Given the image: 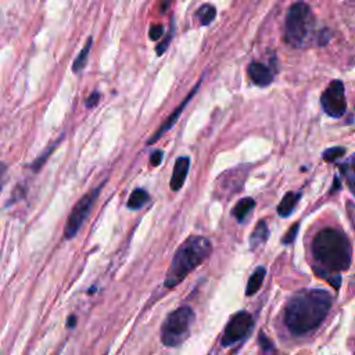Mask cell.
Masks as SVG:
<instances>
[{
	"mask_svg": "<svg viewBox=\"0 0 355 355\" xmlns=\"http://www.w3.org/2000/svg\"><path fill=\"white\" fill-rule=\"evenodd\" d=\"M216 17V8L212 4H204L197 10V18L201 25H209Z\"/></svg>",
	"mask_w": 355,
	"mask_h": 355,
	"instance_id": "19",
	"label": "cell"
},
{
	"mask_svg": "<svg viewBox=\"0 0 355 355\" xmlns=\"http://www.w3.org/2000/svg\"><path fill=\"white\" fill-rule=\"evenodd\" d=\"M75 324H76V316H75V315H71V316L68 318V320H67V326H68L69 329H72V327H75Z\"/></svg>",
	"mask_w": 355,
	"mask_h": 355,
	"instance_id": "26",
	"label": "cell"
},
{
	"mask_svg": "<svg viewBox=\"0 0 355 355\" xmlns=\"http://www.w3.org/2000/svg\"><path fill=\"white\" fill-rule=\"evenodd\" d=\"M254 207H255V201H254L252 198H250V197H244V198H241V200H239V201L236 202V205H234L232 214L234 215V218H236L239 222H241V220H244V218L252 211Z\"/></svg>",
	"mask_w": 355,
	"mask_h": 355,
	"instance_id": "15",
	"label": "cell"
},
{
	"mask_svg": "<svg viewBox=\"0 0 355 355\" xmlns=\"http://www.w3.org/2000/svg\"><path fill=\"white\" fill-rule=\"evenodd\" d=\"M251 327H252V316L248 312L240 311L234 313L225 327V331L222 336V345L227 347L240 341L248 334Z\"/></svg>",
	"mask_w": 355,
	"mask_h": 355,
	"instance_id": "8",
	"label": "cell"
},
{
	"mask_svg": "<svg viewBox=\"0 0 355 355\" xmlns=\"http://www.w3.org/2000/svg\"><path fill=\"white\" fill-rule=\"evenodd\" d=\"M211 243L201 236L187 237L175 251L165 277L166 287L179 284L193 269H196L211 254Z\"/></svg>",
	"mask_w": 355,
	"mask_h": 355,
	"instance_id": "3",
	"label": "cell"
},
{
	"mask_svg": "<svg viewBox=\"0 0 355 355\" xmlns=\"http://www.w3.org/2000/svg\"><path fill=\"white\" fill-rule=\"evenodd\" d=\"M313 28V14L309 6L304 1L294 3L286 15L284 40L293 47H300L305 43Z\"/></svg>",
	"mask_w": 355,
	"mask_h": 355,
	"instance_id": "4",
	"label": "cell"
},
{
	"mask_svg": "<svg viewBox=\"0 0 355 355\" xmlns=\"http://www.w3.org/2000/svg\"><path fill=\"white\" fill-rule=\"evenodd\" d=\"M247 73H248L250 79L252 80V83H255L259 87H266L273 82L272 69L268 65L258 62V61H254L248 65Z\"/></svg>",
	"mask_w": 355,
	"mask_h": 355,
	"instance_id": "10",
	"label": "cell"
},
{
	"mask_svg": "<svg viewBox=\"0 0 355 355\" xmlns=\"http://www.w3.org/2000/svg\"><path fill=\"white\" fill-rule=\"evenodd\" d=\"M194 322V312L184 305L175 309L166 316L161 327V341L166 347H176L182 344L190 334V327Z\"/></svg>",
	"mask_w": 355,
	"mask_h": 355,
	"instance_id": "5",
	"label": "cell"
},
{
	"mask_svg": "<svg viewBox=\"0 0 355 355\" xmlns=\"http://www.w3.org/2000/svg\"><path fill=\"white\" fill-rule=\"evenodd\" d=\"M189 166H190V158L189 157H179L175 162L173 166V172H172V178H171V189L173 191H178L182 189L187 172H189Z\"/></svg>",
	"mask_w": 355,
	"mask_h": 355,
	"instance_id": "11",
	"label": "cell"
},
{
	"mask_svg": "<svg viewBox=\"0 0 355 355\" xmlns=\"http://www.w3.org/2000/svg\"><path fill=\"white\" fill-rule=\"evenodd\" d=\"M92 43H93V37L90 36L85 44V47L79 51L78 57L73 60V64H72V69L75 73L80 72L85 67H86V62H87V55L90 53V49H92Z\"/></svg>",
	"mask_w": 355,
	"mask_h": 355,
	"instance_id": "17",
	"label": "cell"
},
{
	"mask_svg": "<svg viewBox=\"0 0 355 355\" xmlns=\"http://www.w3.org/2000/svg\"><path fill=\"white\" fill-rule=\"evenodd\" d=\"M101 190V186L100 187H96L90 191H87L73 207L67 223H65V230H64V236L65 239H72L80 229L82 223L85 222L86 216L89 215L98 193Z\"/></svg>",
	"mask_w": 355,
	"mask_h": 355,
	"instance_id": "7",
	"label": "cell"
},
{
	"mask_svg": "<svg viewBox=\"0 0 355 355\" xmlns=\"http://www.w3.org/2000/svg\"><path fill=\"white\" fill-rule=\"evenodd\" d=\"M265 275H266V270H265L263 266H258V268L252 272V275H251L250 279H248L247 288H245V294H247L248 297L252 295V294H255V293L261 288L262 282H263V279H265Z\"/></svg>",
	"mask_w": 355,
	"mask_h": 355,
	"instance_id": "14",
	"label": "cell"
},
{
	"mask_svg": "<svg viewBox=\"0 0 355 355\" xmlns=\"http://www.w3.org/2000/svg\"><path fill=\"white\" fill-rule=\"evenodd\" d=\"M297 230H298V223H295V225H293L291 226V229L284 234V237H283V243L284 244H287V243H291L293 240H294V237H295V234H297Z\"/></svg>",
	"mask_w": 355,
	"mask_h": 355,
	"instance_id": "23",
	"label": "cell"
},
{
	"mask_svg": "<svg viewBox=\"0 0 355 355\" xmlns=\"http://www.w3.org/2000/svg\"><path fill=\"white\" fill-rule=\"evenodd\" d=\"M340 168H341V172H343L344 178L347 179L349 190L355 196V154L348 161H345Z\"/></svg>",
	"mask_w": 355,
	"mask_h": 355,
	"instance_id": "16",
	"label": "cell"
},
{
	"mask_svg": "<svg viewBox=\"0 0 355 355\" xmlns=\"http://www.w3.org/2000/svg\"><path fill=\"white\" fill-rule=\"evenodd\" d=\"M331 297L324 290H302L295 293L284 309V323L295 334H305L318 327L327 315Z\"/></svg>",
	"mask_w": 355,
	"mask_h": 355,
	"instance_id": "2",
	"label": "cell"
},
{
	"mask_svg": "<svg viewBox=\"0 0 355 355\" xmlns=\"http://www.w3.org/2000/svg\"><path fill=\"white\" fill-rule=\"evenodd\" d=\"M301 198V193H286V196L282 198L279 207H277V212L280 216H288L294 208L295 204L298 202V200Z\"/></svg>",
	"mask_w": 355,
	"mask_h": 355,
	"instance_id": "12",
	"label": "cell"
},
{
	"mask_svg": "<svg viewBox=\"0 0 355 355\" xmlns=\"http://www.w3.org/2000/svg\"><path fill=\"white\" fill-rule=\"evenodd\" d=\"M268 236H269V230H268V226H266L265 220H259L257 223L255 229L252 230L251 236H250L251 248H257L261 244H263L268 240Z\"/></svg>",
	"mask_w": 355,
	"mask_h": 355,
	"instance_id": "13",
	"label": "cell"
},
{
	"mask_svg": "<svg viewBox=\"0 0 355 355\" xmlns=\"http://www.w3.org/2000/svg\"><path fill=\"white\" fill-rule=\"evenodd\" d=\"M171 3H172V0H161V7H159L161 12H165L166 8L171 6Z\"/></svg>",
	"mask_w": 355,
	"mask_h": 355,
	"instance_id": "27",
	"label": "cell"
},
{
	"mask_svg": "<svg viewBox=\"0 0 355 355\" xmlns=\"http://www.w3.org/2000/svg\"><path fill=\"white\" fill-rule=\"evenodd\" d=\"M164 33V26L161 24H153L148 31V36L151 40H158Z\"/></svg>",
	"mask_w": 355,
	"mask_h": 355,
	"instance_id": "21",
	"label": "cell"
},
{
	"mask_svg": "<svg viewBox=\"0 0 355 355\" xmlns=\"http://www.w3.org/2000/svg\"><path fill=\"white\" fill-rule=\"evenodd\" d=\"M312 254L318 266L315 272L324 277L334 288H340L338 272L351 265V244L347 236L333 227L322 229L312 241Z\"/></svg>",
	"mask_w": 355,
	"mask_h": 355,
	"instance_id": "1",
	"label": "cell"
},
{
	"mask_svg": "<svg viewBox=\"0 0 355 355\" xmlns=\"http://www.w3.org/2000/svg\"><path fill=\"white\" fill-rule=\"evenodd\" d=\"M200 85H201V80H200V82H198V83H197V85H196V86L191 89V92H190V93H189V94L184 97V100H183V101L179 104V107H178V108H175V111H173V112H172V114H171V115H169V116H168V118L164 121V123L161 125V128H159V129H158V130H157V132L153 135V137H151V139L147 141L148 144H153L154 141H157V140H158V139H159V137H161V136H162V135H164L166 130H169V129L173 126V123H175V122L178 121V118L180 116L182 111L184 110L186 104H187V103L191 100V97H193V96L197 93V89L200 87Z\"/></svg>",
	"mask_w": 355,
	"mask_h": 355,
	"instance_id": "9",
	"label": "cell"
},
{
	"mask_svg": "<svg viewBox=\"0 0 355 355\" xmlns=\"http://www.w3.org/2000/svg\"><path fill=\"white\" fill-rule=\"evenodd\" d=\"M344 153H345V150H344L343 147L327 148V150L323 153V159H326V161H329V162H333V161H336L337 158H340Z\"/></svg>",
	"mask_w": 355,
	"mask_h": 355,
	"instance_id": "20",
	"label": "cell"
},
{
	"mask_svg": "<svg viewBox=\"0 0 355 355\" xmlns=\"http://www.w3.org/2000/svg\"><path fill=\"white\" fill-rule=\"evenodd\" d=\"M98 100H100V93H98V92H93V93L87 97V100H86V107H89V108L96 107V104L98 103Z\"/></svg>",
	"mask_w": 355,
	"mask_h": 355,
	"instance_id": "25",
	"label": "cell"
},
{
	"mask_svg": "<svg viewBox=\"0 0 355 355\" xmlns=\"http://www.w3.org/2000/svg\"><path fill=\"white\" fill-rule=\"evenodd\" d=\"M148 201V193L144 189H135L128 200L129 209H139Z\"/></svg>",
	"mask_w": 355,
	"mask_h": 355,
	"instance_id": "18",
	"label": "cell"
},
{
	"mask_svg": "<svg viewBox=\"0 0 355 355\" xmlns=\"http://www.w3.org/2000/svg\"><path fill=\"white\" fill-rule=\"evenodd\" d=\"M323 111L331 118H340L347 110L344 83L338 79L331 80L320 96Z\"/></svg>",
	"mask_w": 355,
	"mask_h": 355,
	"instance_id": "6",
	"label": "cell"
},
{
	"mask_svg": "<svg viewBox=\"0 0 355 355\" xmlns=\"http://www.w3.org/2000/svg\"><path fill=\"white\" fill-rule=\"evenodd\" d=\"M162 151L161 150H155V151H153L151 153V155H150V164L153 165V166H158L159 164H161V161H162Z\"/></svg>",
	"mask_w": 355,
	"mask_h": 355,
	"instance_id": "22",
	"label": "cell"
},
{
	"mask_svg": "<svg viewBox=\"0 0 355 355\" xmlns=\"http://www.w3.org/2000/svg\"><path fill=\"white\" fill-rule=\"evenodd\" d=\"M259 344H261L262 349L266 351V352H269V351L273 349V344H272V343L269 341V338L265 337L262 333H259Z\"/></svg>",
	"mask_w": 355,
	"mask_h": 355,
	"instance_id": "24",
	"label": "cell"
}]
</instances>
